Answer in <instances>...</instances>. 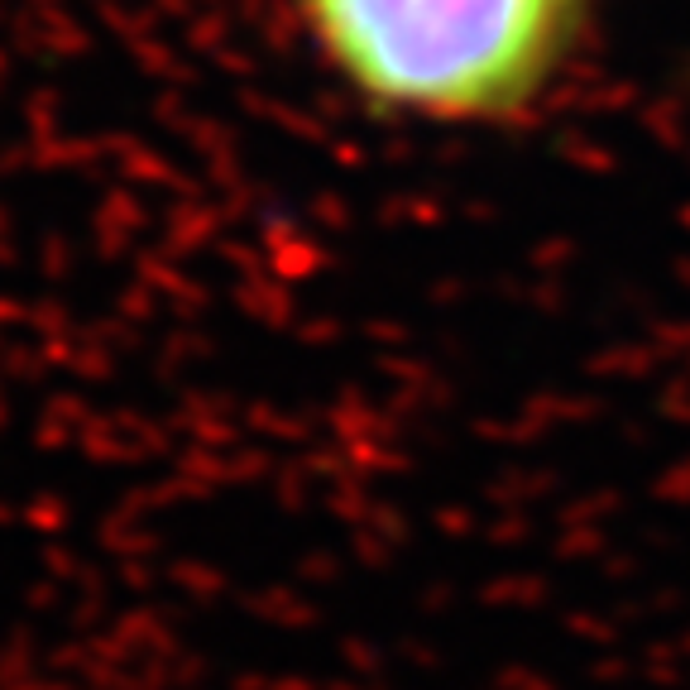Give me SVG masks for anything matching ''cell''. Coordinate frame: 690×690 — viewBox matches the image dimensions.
<instances>
[{"label": "cell", "instance_id": "1", "mask_svg": "<svg viewBox=\"0 0 690 690\" xmlns=\"http://www.w3.org/2000/svg\"><path fill=\"white\" fill-rule=\"evenodd\" d=\"M360 91L427 115H503L547 82L586 0H302Z\"/></svg>", "mask_w": 690, "mask_h": 690}]
</instances>
